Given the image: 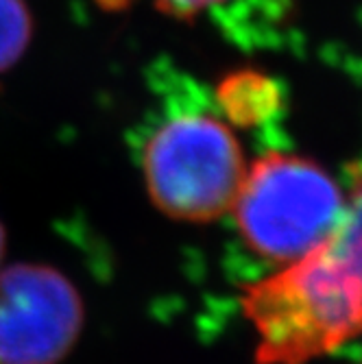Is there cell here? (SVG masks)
Masks as SVG:
<instances>
[{
  "label": "cell",
  "mask_w": 362,
  "mask_h": 364,
  "mask_svg": "<svg viewBox=\"0 0 362 364\" xmlns=\"http://www.w3.org/2000/svg\"><path fill=\"white\" fill-rule=\"evenodd\" d=\"M257 364H306L362 334V282L323 245L247 286Z\"/></svg>",
  "instance_id": "cell-1"
},
{
  "label": "cell",
  "mask_w": 362,
  "mask_h": 364,
  "mask_svg": "<svg viewBox=\"0 0 362 364\" xmlns=\"http://www.w3.org/2000/svg\"><path fill=\"white\" fill-rule=\"evenodd\" d=\"M345 190L314 159L269 151L247 166L232 214L251 251L290 264L332 236Z\"/></svg>",
  "instance_id": "cell-2"
},
{
  "label": "cell",
  "mask_w": 362,
  "mask_h": 364,
  "mask_svg": "<svg viewBox=\"0 0 362 364\" xmlns=\"http://www.w3.org/2000/svg\"><path fill=\"white\" fill-rule=\"evenodd\" d=\"M142 166L151 203L183 223H212L232 212L247 175L234 131L208 114L161 124L144 146Z\"/></svg>",
  "instance_id": "cell-3"
},
{
  "label": "cell",
  "mask_w": 362,
  "mask_h": 364,
  "mask_svg": "<svg viewBox=\"0 0 362 364\" xmlns=\"http://www.w3.org/2000/svg\"><path fill=\"white\" fill-rule=\"evenodd\" d=\"M79 288L50 264L0 269V364H59L83 329Z\"/></svg>",
  "instance_id": "cell-4"
},
{
  "label": "cell",
  "mask_w": 362,
  "mask_h": 364,
  "mask_svg": "<svg viewBox=\"0 0 362 364\" xmlns=\"http://www.w3.org/2000/svg\"><path fill=\"white\" fill-rule=\"evenodd\" d=\"M223 112L234 124H260L280 107L277 85L257 73H238L225 79L218 90Z\"/></svg>",
  "instance_id": "cell-5"
},
{
  "label": "cell",
  "mask_w": 362,
  "mask_h": 364,
  "mask_svg": "<svg viewBox=\"0 0 362 364\" xmlns=\"http://www.w3.org/2000/svg\"><path fill=\"white\" fill-rule=\"evenodd\" d=\"M323 247L362 282V166L351 171L343 216Z\"/></svg>",
  "instance_id": "cell-6"
},
{
  "label": "cell",
  "mask_w": 362,
  "mask_h": 364,
  "mask_svg": "<svg viewBox=\"0 0 362 364\" xmlns=\"http://www.w3.org/2000/svg\"><path fill=\"white\" fill-rule=\"evenodd\" d=\"M31 40V16L24 0H0V73L22 57Z\"/></svg>",
  "instance_id": "cell-7"
},
{
  "label": "cell",
  "mask_w": 362,
  "mask_h": 364,
  "mask_svg": "<svg viewBox=\"0 0 362 364\" xmlns=\"http://www.w3.org/2000/svg\"><path fill=\"white\" fill-rule=\"evenodd\" d=\"M227 0H155V5L169 16L175 18H194L199 16L201 11H208L216 5H223Z\"/></svg>",
  "instance_id": "cell-8"
},
{
  "label": "cell",
  "mask_w": 362,
  "mask_h": 364,
  "mask_svg": "<svg viewBox=\"0 0 362 364\" xmlns=\"http://www.w3.org/2000/svg\"><path fill=\"white\" fill-rule=\"evenodd\" d=\"M5 247H7V236H5V227L0 223V262L5 257Z\"/></svg>",
  "instance_id": "cell-9"
},
{
  "label": "cell",
  "mask_w": 362,
  "mask_h": 364,
  "mask_svg": "<svg viewBox=\"0 0 362 364\" xmlns=\"http://www.w3.org/2000/svg\"><path fill=\"white\" fill-rule=\"evenodd\" d=\"M360 364H362V362H360Z\"/></svg>",
  "instance_id": "cell-10"
}]
</instances>
